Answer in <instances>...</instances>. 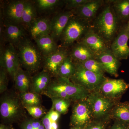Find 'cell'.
I'll list each match as a JSON object with an SVG mask.
<instances>
[{
	"label": "cell",
	"instance_id": "obj_37",
	"mask_svg": "<svg viewBox=\"0 0 129 129\" xmlns=\"http://www.w3.org/2000/svg\"><path fill=\"white\" fill-rule=\"evenodd\" d=\"M129 123H124V124L115 125L111 129H129Z\"/></svg>",
	"mask_w": 129,
	"mask_h": 129
},
{
	"label": "cell",
	"instance_id": "obj_22",
	"mask_svg": "<svg viewBox=\"0 0 129 129\" xmlns=\"http://www.w3.org/2000/svg\"><path fill=\"white\" fill-rule=\"evenodd\" d=\"M34 41L44 58L56 51L59 47L50 35L39 37Z\"/></svg>",
	"mask_w": 129,
	"mask_h": 129
},
{
	"label": "cell",
	"instance_id": "obj_18",
	"mask_svg": "<svg viewBox=\"0 0 129 129\" xmlns=\"http://www.w3.org/2000/svg\"><path fill=\"white\" fill-rule=\"evenodd\" d=\"M51 19L47 17H38L27 30L31 39L34 40L44 36L50 35Z\"/></svg>",
	"mask_w": 129,
	"mask_h": 129
},
{
	"label": "cell",
	"instance_id": "obj_24",
	"mask_svg": "<svg viewBox=\"0 0 129 129\" xmlns=\"http://www.w3.org/2000/svg\"><path fill=\"white\" fill-rule=\"evenodd\" d=\"M115 14L121 23L129 20V0H109Z\"/></svg>",
	"mask_w": 129,
	"mask_h": 129
},
{
	"label": "cell",
	"instance_id": "obj_6",
	"mask_svg": "<svg viewBox=\"0 0 129 129\" xmlns=\"http://www.w3.org/2000/svg\"><path fill=\"white\" fill-rule=\"evenodd\" d=\"M75 63V72L70 79L72 82L87 90H94L100 88L106 78L104 76L97 74L86 69L80 63Z\"/></svg>",
	"mask_w": 129,
	"mask_h": 129
},
{
	"label": "cell",
	"instance_id": "obj_41",
	"mask_svg": "<svg viewBox=\"0 0 129 129\" xmlns=\"http://www.w3.org/2000/svg\"><path fill=\"white\" fill-rule=\"evenodd\" d=\"M127 32L129 36V20L127 23Z\"/></svg>",
	"mask_w": 129,
	"mask_h": 129
},
{
	"label": "cell",
	"instance_id": "obj_16",
	"mask_svg": "<svg viewBox=\"0 0 129 129\" xmlns=\"http://www.w3.org/2000/svg\"><path fill=\"white\" fill-rule=\"evenodd\" d=\"M102 93L108 97L120 96L129 88V84L122 79L105 78L100 86Z\"/></svg>",
	"mask_w": 129,
	"mask_h": 129
},
{
	"label": "cell",
	"instance_id": "obj_32",
	"mask_svg": "<svg viewBox=\"0 0 129 129\" xmlns=\"http://www.w3.org/2000/svg\"><path fill=\"white\" fill-rule=\"evenodd\" d=\"M114 117L125 123H129V104L124 103L119 104L114 112Z\"/></svg>",
	"mask_w": 129,
	"mask_h": 129
},
{
	"label": "cell",
	"instance_id": "obj_33",
	"mask_svg": "<svg viewBox=\"0 0 129 129\" xmlns=\"http://www.w3.org/2000/svg\"><path fill=\"white\" fill-rule=\"evenodd\" d=\"M21 129H45L41 120L32 117H25L21 122Z\"/></svg>",
	"mask_w": 129,
	"mask_h": 129
},
{
	"label": "cell",
	"instance_id": "obj_31",
	"mask_svg": "<svg viewBox=\"0 0 129 129\" xmlns=\"http://www.w3.org/2000/svg\"><path fill=\"white\" fill-rule=\"evenodd\" d=\"M51 99L52 103V107L55 111L60 114L68 112L71 101L60 98H52Z\"/></svg>",
	"mask_w": 129,
	"mask_h": 129
},
{
	"label": "cell",
	"instance_id": "obj_34",
	"mask_svg": "<svg viewBox=\"0 0 129 129\" xmlns=\"http://www.w3.org/2000/svg\"><path fill=\"white\" fill-rule=\"evenodd\" d=\"M25 111L31 116L36 119L42 118L47 112L44 108L41 106H23Z\"/></svg>",
	"mask_w": 129,
	"mask_h": 129
},
{
	"label": "cell",
	"instance_id": "obj_28",
	"mask_svg": "<svg viewBox=\"0 0 129 129\" xmlns=\"http://www.w3.org/2000/svg\"><path fill=\"white\" fill-rule=\"evenodd\" d=\"M75 68L76 64L69 55L61 64L57 77L70 79L75 72Z\"/></svg>",
	"mask_w": 129,
	"mask_h": 129
},
{
	"label": "cell",
	"instance_id": "obj_2",
	"mask_svg": "<svg viewBox=\"0 0 129 129\" xmlns=\"http://www.w3.org/2000/svg\"><path fill=\"white\" fill-rule=\"evenodd\" d=\"M42 94L50 98H60L70 101L85 100L88 96V90L72 82L69 79L53 78Z\"/></svg>",
	"mask_w": 129,
	"mask_h": 129
},
{
	"label": "cell",
	"instance_id": "obj_9",
	"mask_svg": "<svg viewBox=\"0 0 129 129\" xmlns=\"http://www.w3.org/2000/svg\"><path fill=\"white\" fill-rule=\"evenodd\" d=\"M129 40L126 23L122 25L110 46L111 51L119 60H126L129 57Z\"/></svg>",
	"mask_w": 129,
	"mask_h": 129
},
{
	"label": "cell",
	"instance_id": "obj_19",
	"mask_svg": "<svg viewBox=\"0 0 129 129\" xmlns=\"http://www.w3.org/2000/svg\"><path fill=\"white\" fill-rule=\"evenodd\" d=\"M96 58L101 64L105 72L115 77L118 76L120 60L114 55L110 49Z\"/></svg>",
	"mask_w": 129,
	"mask_h": 129
},
{
	"label": "cell",
	"instance_id": "obj_14",
	"mask_svg": "<svg viewBox=\"0 0 129 129\" xmlns=\"http://www.w3.org/2000/svg\"><path fill=\"white\" fill-rule=\"evenodd\" d=\"M74 15L72 11L66 10L58 12L51 19L50 35L57 43L60 41L63 31L69 19Z\"/></svg>",
	"mask_w": 129,
	"mask_h": 129
},
{
	"label": "cell",
	"instance_id": "obj_38",
	"mask_svg": "<svg viewBox=\"0 0 129 129\" xmlns=\"http://www.w3.org/2000/svg\"><path fill=\"white\" fill-rule=\"evenodd\" d=\"M89 129H104L103 125L102 124H96L90 127Z\"/></svg>",
	"mask_w": 129,
	"mask_h": 129
},
{
	"label": "cell",
	"instance_id": "obj_35",
	"mask_svg": "<svg viewBox=\"0 0 129 129\" xmlns=\"http://www.w3.org/2000/svg\"><path fill=\"white\" fill-rule=\"evenodd\" d=\"M8 76L7 71L1 68L0 70V93L3 94L7 91L8 84Z\"/></svg>",
	"mask_w": 129,
	"mask_h": 129
},
{
	"label": "cell",
	"instance_id": "obj_29",
	"mask_svg": "<svg viewBox=\"0 0 129 129\" xmlns=\"http://www.w3.org/2000/svg\"><path fill=\"white\" fill-rule=\"evenodd\" d=\"M19 95L23 106H41L40 95L29 91L19 92Z\"/></svg>",
	"mask_w": 129,
	"mask_h": 129
},
{
	"label": "cell",
	"instance_id": "obj_23",
	"mask_svg": "<svg viewBox=\"0 0 129 129\" xmlns=\"http://www.w3.org/2000/svg\"><path fill=\"white\" fill-rule=\"evenodd\" d=\"M31 75L21 67L19 68L13 80L15 88L19 93L29 91L32 81Z\"/></svg>",
	"mask_w": 129,
	"mask_h": 129
},
{
	"label": "cell",
	"instance_id": "obj_13",
	"mask_svg": "<svg viewBox=\"0 0 129 129\" xmlns=\"http://www.w3.org/2000/svg\"><path fill=\"white\" fill-rule=\"evenodd\" d=\"M92 111L88 101L84 100L77 101L73 108L71 123L73 126L81 127L90 120Z\"/></svg>",
	"mask_w": 129,
	"mask_h": 129
},
{
	"label": "cell",
	"instance_id": "obj_17",
	"mask_svg": "<svg viewBox=\"0 0 129 129\" xmlns=\"http://www.w3.org/2000/svg\"><path fill=\"white\" fill-rule=\"evenodd\" d=\"M88 99L92 114L96 118L101 117L105 115L112 106L110 100L96 94L89 96Z\"/></svg>",
	"mask_w": 129,
	"mask_h": 129
},
{
	"label": "cell",
	"instance_id": "obj_20",
	"mask_svg": "<svg viewBox=\"0 0 129 129\" xmlns=\"http://www.w3.org/2000/svg\"><path fill=\"white\" fill-rule=\"evenodd\" d=\"M52 77L48 72L42 70L32 77L29 91L41 95L50 84Z\"/></svg>",
	"mask_w": 129,
	"mask_h": 129
},
{
	"label": "cell",
	"instance_id": "obj_8",
	"mask_svg": "<svg viewBox=\"0 0 129 129\" xmlns=\"http://www.w3.org/2000/svg\"><path fill=\"white\" fill-rule=\"evenodd\" d=\"M2 20L1 40L2 42L12 44L16 48L23 40L27 37V31L21 24Z\"/></svg>",
	"mask_w": 129,
	"mask_h": 129
},
{
	"label": "cell",
	"instance_id": "obj_3",
	"mask_svg": "<svg viewBox=\"0 0 129 129\" xmlns=\"http://www.w3.org/2000/svg\"><path fill=\"white\" fill-rule=\"evenodd\" d=\"M16 48L21 67L31 74L39 72L44 58L34 42L26 37Z\"/></svg>",
	"mask_w": 129,
	"mask_h": 129
},
{
	"label": "cell",
	"instance_id": "obj_11",
	"mask_svg": "<svg viewBox=\"0 0 129 129\" xmlns=\"http://www.w3.org/2000/svg\"><path fill=\"white\" fill-rule=\"evenodd\" d=\"M27 1H8L2 7V19L4 21L21 24L22 15Z\"/></svg>",
	"mask_w": 129,
	"mask_h": 129
},
{
	"label": "cell",
	"instance_id": "obj_12",
	"mask_svg": "<svg viewBox=\"0 0 129 129\" xmlns=\"http://www.w3.org/2000/svg\"><path fill=\"white\" fill-rule=\"evenodd\" d=\"M79 42L86 46L96 57L110 49V46L91 28Z\"/></svg>",
	"mask_w": 129,
	"mask_h": 129
},
{
	"label": "cell",
	"instance_id": "obj_21",
	"mask_svg": "<svg viewBox=\"0 0 129 129\" xmlns=\"http://www.w3.org/2000/svg\"><path fill=\"white\" fill-rule=\"evenodd\" d=\"M69 56L76 63L96 58L88 47L80 42H76L69 48Z\"/></svg>",
	"mask_w": 129,
	"mask_h": 129
},
{
	"label": "cell",
	"instance_id": "obj_10",
	"mask_svg": "<svg viewBox=\"0 0 129 129\" xmlns=\"http://www.w3.org/2000/svg\"><path fill=\"white\" fill-rule=\"evenodd\" d=\"M69 55V48L59 46L56 51L44 58L43 69L52 78L58 76V70L65 58Z\"/></svg>",
	"mask_w": 129,
	"mask_h": 129
},
{
	"label": "cell",
	"instance_id": "obj_40",
	"mask_svg": "<svg viewBox=\"0 0 129 129\" xmlns=\"http://www.w3.org/2000/svg\"><path fill=\"white\" fill-rule=\"evenodd\" d=\"M70 129H83L82 127L79 126H73Z\"/></svg>",
	"mask_w": 129,
	"mask_h": 129
},
{
	"label": "cell",
	"instance_id": "obj_27",
	"mask_svg": "<svg viewBox=\"0 0 129 129\" xmlns=\"http://www.w3.org/2000/svg\"><path fill=\"white\" fill-rule=\"evenodd\" d=\"M61 114L55 111L52 107L41 120L45 129H58V121Z\"/></svg>",
	"mask_w": 129,
	"mask_h": 129
},
{
	"label": "cell",
	"instance_id": "obj_25",
	"mask_svg": "<svg viewBox=\"0 0 129 129\" xmlns=\"http://www.w3.org/2000/svg\"><path fill=\"white\" fill-rule=\"evenodd\" d=\"M34 1H27L22 15L21 24L27 31L30 24L38 17Z\"/></svg>",
	"mask_w": 129,
	"mask_h": 129
},
{
	"label": "cell",
	"instance_id": "obj_15",
	"mask_svg": "<svg viewBox=\"0 0 129 129\" xmlns=\"http://www.w3.org/2000/svg\"><path fill=\"white\" fill-rule=\"evenodd\" d=\"M105 1L90 0L89 2L72 11L75 16L91 24L104 5Z\"/></svg>",
	"mask_w": 129,
	"mask_h": 129
},
{
	"label": "cell",
	"instance_id": "obj_7",
	"mask_svg": "<svg viewBox=\"0 0 129 129\" xmlns=\"http://www.w3.org/2000/svg\"><path fill=\"white\" fill-rule=\"evenodd\" d=\"M0 65L7 71L13 81L21 65L16 48L12 44H8L1 47Z\"/></svg>",
	"mask_w": 129,
	"mask_h": 129
},
{
	"label": "cell",
	"instance_id": "obj_1",
	"mask_svg": "<svg viewBox=\"0 0 129 129\" xmlns=\"http://www.w3.org/2000/svg\"><path fill=\"white\" fill-rule=\"evenodd\" d=\"M123 24L115 14L109 1H105L91 26L110 46Z\"/></svg>",
	"mask_w": 129,
	"mask_h": 129
},
{
	"label": "cell",
	"instance_id": "obj_26",
	"mask_svg": "<svg viewBox=\"0 0 129 129\" xmlns=\"http://www.w3.org/2000/svg\"><path fill=\"white\" fill-rule=\"evenodd\" d=\"M34 2L38 13L52 11L62 5H64V1L60 0H36L34 1Z\"/></svg>",
	"mask_w": 129,
	"mask_h": 129
},
{
	"label": "cell",
	"instance_id": "obj_39",
	"mask_svg": "<svg viewBox=\"0 0 129 129\" xmlns=\"http://www.w3.org/2000/svg\"><path fill=\"white\" fill-rule=\"evenodd\" d=\"M0 129H13V128L10 125L1 124L0 125Z\"/></svg>",
	"mask_w": 129,
	"mask_h": 129
},
{
	"label": "cell",
	"instance_id": "obj_5",
	"mask_svg": "<svg viewBox=\"0 0 129 129\" xmlns=\"http://www.w3.org/2000/svg\"><path fill=\"white\" fill-rule=\"evenodd\" d=\"M91 26L89 23L74 15L63 31L60 40V46L70 48L83 38Z\"/></svg>",
	"mask_w": 129,
	"mask_h": 129
},
{
	"label": "cell",
	"instance_id": "obj_36",
	"mask_svg": "<svg viewBox=\"0 0 129 129\" xmlns=\"http://www.w3.org/2000/svg\"><path fill=\"white\" fill-rule=\"evenodd\" d=\"M90 0H66L64 5L66 10L73 11L89 2Z\"/></svg>",
	"mask_w": 129,
	"mask_h": 129
},
{
	"label": "cell",
	"instance_id": "obj_30",
	"mask_svg": "<svg viewBox=\"0 0 129 129\" xmlns=\"http://www.w3.org/2000/svg\"><path fill=\"white\" fill-rule=\"evenodd\" d=\"M79 63L81 64L86 69L91 72L97 74L104 76L105 71L101 64L96 58L90 59Z\"/></svg>",
	"mask_w": 129,
	"mask_h": 129
},
{
	"label": "cell",
	"instance_id": "obj_4",
	"mask_svg": "<svg viewBox=\"0 0 129 129\" xmlns=\"http://www.w3.org/2000/svg\"><path fill=\"white\" fill-rule=\"evenodd\" d=\"M25 111L19 93L6 91L2 94L0 100V115L6 124L21 122L26 117Z\"/></svg>",
	"mask_w": 129,
	"mask_h": 129
}]
</instances>
